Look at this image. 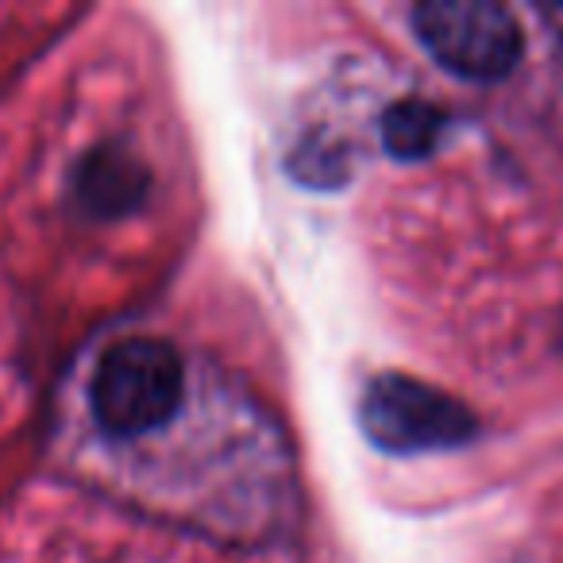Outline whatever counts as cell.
<instances>
[{"label":"cell","mask_w":563,"mask_h":563,"mask_svg":"<svg viewBox=\"0 0 563 563\" xmlns=\"http://www.w3.org/2000/svg\"><path fill=\"white\" fill-rule=\"evenodd\" d=\"M186 367L174 344L158 336H128L101 355L89 383L93 421L109 437L132 440L155 432L178 413Z\"/></svg>","instance_id":"obj_1"},{"label":"cell","mask_w":563,"mask_h":563,"mask_svg":"<svg viewBox=\"0 0 563 563\" xmlns=\"http://www.w3.org/2000/svg\"><path fill=\"white\" fill-rule=\"evenodd\" d=\"M363 437L394 455L452 452L478 437V421L460 398L406 375H383L360 398Z\"/></svg>","instance_id":"obj_2"},{"label":"cell","mask_w":563,"mask_h":563,"mask_svg":"<svg viewBox=\"0 0 563 563\" xmlns=\"http://www.w3.org/2000/svg\"><path fill=\"white\" fill-rule=\"evenodd\" d=\"M413 32L448 74L467 81H501L525 51L517 16L494 0H429L413 12Z\"/></svg>","instance_id":"obj_3"},{"label":"cell","mask_w":563,"mask_h":563,"mask_svg":"<svg viewBox=\"0 0 563 563\" xmlns=\"http://www.w3.org/2000/svg\"><path fill=\"white\" fill-rule=\"evenodd\" d=\"M151 170L124 143H97L74 166L70 201L89 220H117L147 201Z\"/></svg>","instance_id":"obj_4"},{"label":"cell","mask_w":563,"mask_h":563,"mask_svg":"<svg viewBox=\"0 0 563 563\" xmlns=\"http://www.w3.org/2000/svg\"><path fill=\"white\" fill-rule=\"evenodd\" d=\"M444 112L429 101H398L383 117V143L394 158H424L440 143Z\"/></svg>","instance_id":"obj_5"},{"label":"cell","mask_w":563,"mask_h":563,"mask_svg":"<svg viewBox=\"0 0 563 563\" xmlns=\"http://www.w3.org/2000/svg\"><path fill=\"white\" fill-rule=\"evenodd\" d=\"M294 174H298L301 181H309V186H332V181L344 178L347 166L340 151L313 140V143H306V147H298V155H294Z\"/></svg>","instance_id":"obj_6"}]
</instances>
